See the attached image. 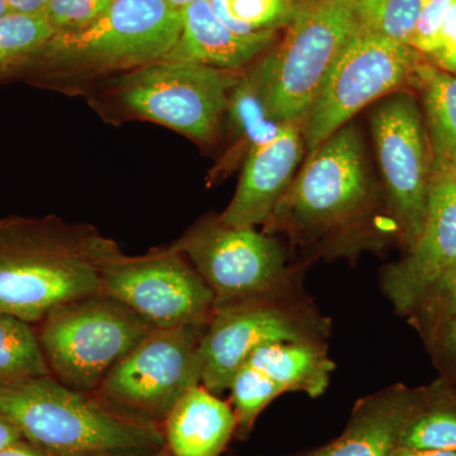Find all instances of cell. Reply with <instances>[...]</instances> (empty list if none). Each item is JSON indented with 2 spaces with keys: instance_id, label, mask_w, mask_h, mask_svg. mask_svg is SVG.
Masks as SVG:
<instances>
[{
  "instance_id": "cell-11",
  "label": "cell",
  "mask_w": 456,
  "mask_h": 456,
  "mask_svg": "<svg viewBox=\"0 0 456 456\" xmlns=\"http://www.w3.org/2000/svg\"><path fill=\"white\" fill-rule=\"evenodd\" d=\"M206 326L152 330L95 393L119 410L163 424L176 402L202 384L200 347Z\"/></svg>"
},
{
  "instance_id": "cell-31",
  "label": "cell",
  "mask_w": 456,
  "mask_h": 456,
  "mask_svg": "<svg viewBox=\"0 0 456 456\" xmlns=\"http://www.w3.org/2000/svg\"><path fill=\"white\" fill-rule=\"evenodd\" d=\"M428 60L437 68L456 74V0H452L441 27L436 49Z\"/></svg>"
},
{
  "instance_id": "cell-17",
  "label": "cell",
  "mask_w": 456,
  "mask_h": 456,
  "mask_svg": "<svg viewBox=\"0 0 456 456\" xmlns=\"http://www.w3.org/2000/svg\"><path fill=\"white\" fill-rule=\"evenodd\" d=\"M182 17V35L167 60L198 62L236 73L268 53L278 38V31L233 32L218 20L208 0L191 3L183 9Z\"/></svg>"
},
{
  "instance_id": "cell-29",
  "label": "cell",
  "mask_w": 456,
  "mask_h": 456,
  "mask_svg": "<svg viewBox=\"0 0 456 456\" xmlns=\"http://www.w3.org/2000/svg\"><path fill=\"white\" fill-rule=\"evenodd\" d=\"M411 314L422 318L428 326L456 318V263L428 290L419 307Z\"/></svg>"
},
{
  "instance_id": "cell-34",
  "label": "cell",
  "mask_w": 456,
  "mask_h": 456,
  "mask_svg": "<svg viewBox=\"0 0 456 456\" xmlns=\"http://www.w3.org/2000/svg\"><path fill=\"white\" fill-rule=\"evenodd\" d=\"M20 440H23V436L16 426L4 417L0 416V452Z\"/></svg>"
},
{
  "instance_id": "cell-30",
  "label": "cell",
  "mask_w": 456,
  "mask_h": 456,
  "mask_svg": "<svg viewBox=\"0 0 456 456\" xmlns=\"http://www.w3.org/2000/svg\"><path fill=\"white\" fill-rule=\"evenodd\" d=\"M452 0H422L421 13L410 46L428 59L436 49L441 27Z\"/></svg>"
},
{
  "instance_id": "cell-14",
  "label": "cell",
  "mask_w": 456,
  "mask_h": 456,
  "mask_svg": "<svg viewBox=\"0 0 456 456\" xmlns=\"http://www.w3.org/2000/svg\"><path fill=\"white\" fill-rule=\"evenodd\" d=\"M455 263L456 175L434 174L421 235L404 259L383 269L384 296L399 314H411Z\"/></svg>"
},
{
  "instance_id": "cell-28",
  "label": "cell",
  "mask_w": 456,
  "mask_h": 456,
  "mask_svg": "<svg viewBox=\"0 0 456 456\" xmlns=\"http://www.w3.org/2000/svg\"><path fill=\"white\" fill-rule=\"evenodd\" d=\"M114 0H50L44 16L56 32L73 31L98 20Z\"/></svg>"
},
{
  "instance_id": "cell-5",
  "label": "cell",
  "mask_w": 456,
  "mask_h": 456,
  "mask_svg": "<svg viewBox=\"0 0 456 456\" xmlns=\"http://www.w3.org/2000/svg\"><path fill=\"white\" fill-rule=\"evenodd\" d=\"M297 279L268 296L215 308L202 338V384L227 391L236 371L257 347L274 342L326 341L331 321Z\"/></svg>"
},
{
  "instance_id": "cell-12",
  "label": "cell",
  "mask_w": 456,
  "mask_h": 456,
  "mask_svg": "<svg viewBox=\"0 0 456 456\" xmlns=\"http://www.w3.org/2000/svg\"><path fill=\"white\" fill-rule=\"evenodd\" d=\"M387 207L402 241L411 248L421 235L432 178V155L424 114L415 95L397 90L370 116Z\"/></svg>"
},
{
  "instance_id": "cell-39",
  "label": "cell",
  "mask_w": 456,
  "mask_h": 456,
  "mask_svg": "<svg viewBox=\"0 0 456 456\" xmlns=\"http://www.w3.org/2000/svg\"><path fill=\"white\" fill-rule=\"evenodd\" d=\"M7 13H9L7 4H5L4 0H0V17L4 16V14Z\"/></svg>"
},
{
  "instance_id": "cell-3",
  "label": "cell",
  "mask_w": 456,
  "mask_h": 456,
  "mask_svg": "<svg viewBox=\"0 0 456 456\" xmlns=\"http://www.w3.org/2000/svg\"><path fill=\"white\" fill-rule=\"evenodd\" d=\"M0 416L53 456L165 446L161 425L119 410L95 392L71 388L53 375L0 386Z\"/></svg>"
},
{
  "instance_id": "cell-27",
  "label": "cell",
  "mask_w": 456,
  "mask_h": 456,
  "mask_svg": "<svg viewBox=\"0 0 456 456\" xmlns=\"http://www.w3.org/2000/svg\"><path fill=\"white\" fill-rule=\"evenodd\" d=\"M55 33L44 14L9 12L0 17V65L38 53Z\"/></svg>"
},
{
  "instance_id": "cell-1",
  "label": "cell",
  "mask_w": 456,
  "mask_h": 456,
  "mask_svg": "<svg viewBox=\"0 0 456 456\" xmlns=\"http://www.w3.org/2000/svg\"><path fill=\"white\" fill-rule=\"evenodd\" d=\"M377 208L362 134L347 123L307 156L264 232L287 237L312 257L338 256L342 246L379 242L371 227Z\"/></svg>"
},
{
  "instance_id": "cell-13",
  "label": "cell",
  "mask_w": 456,
  "mask_h": 456,
  "mask_svg": "<svg viewBox=\"0 0 456 456\" xmlns=\"http://www.w3.org/2000/svg\"><path fill=\"white\" fill-rule=\"evenodd\" d=\"M102 293L127 305L154 329L207 325L215 310L211 288L171 246L141 256L119 255L104 272Z\"/></svg>"
},
{
  "instance_id": "cell-4",
  "label": "cell",
  "mask_w": 456,
  "mask_h": 456,
  "mask_svg": "<svg viewBox=\"0 0 456 456\" xmlns=\"http://www.w3.org/2000/svg\"><path fill=\"white\" fill-rule=\"evenodd\" d=\"M359 27L356 0H302L284 37L248 73L274 121L305 125L336 60Z\"/></svg>"
},
{
  "instance_id": "cell-33",
  "label": "cell",
  "mask_w": 456,
  "mask_h": 456,
  "mask_svg": "<svg viewBox=\"0 0 456 456\" xmlns=\"http://www.w3.org/2000/svg\"><path fill=\"white\" fill-rule=\"evenodd\" d=\"M9 12L22 14H42L50 0H4Z\"/></svg>"
},
{
  "instance_id": "cell-19",
  "label": "cell",
  "mask_w": 456,
  "mask_h": 456,
  "mask_svg": "<svg viewBox=\"0 0 456 456\" xmlns=\"http://www.w3.org/2000/svg\"><path fill=\"white\" fill-rule=\"evenodd\" d=\"M244 364L266 375L281 392H302L321 397L335 370L326 341H288L264 345Z\"/></svg>"
},
{
  "instance_id": "cell-15",
  "label": "cell",
  "mask_w": 456,
  "mask_h": 456,
  "mask_svg": "<svg viewBox=\"0 0 456 456\" xmlns=\"http://www.w3.org/2000/svg\"><path fill=\"white\" fill-rule=\"evenodd\" d=\"M305 152V126L287 123L268 142L254 147L245 159L235 196L218 216L231 227L265 224L287 193Z\"/></svg>"
},
{
  "instance_id": "cell-25",
  "label": "cell",
  "mask_w": 456,
  "mask_h": 456,
  "mask_svg": "<svg viewBox=\"0 0 456 456\" xmlns=\"http://www.w3.org/2000/svg\"><path fill=\"white\" fill-rule=\"evenodd\" d=\"M227 391L237 419L235 439L240 441L250 437L261 412L283 395L266 375L248 364L236 371Z\"/></svg>"
},
{
  "instance_id": "cell-16",
  "label": "cell",
  "mask_w": 456,
  "mask_h": 456,
  "mask_svg": "<svg viewBox=\"0 0 456 456\" xmlns=\"http://www.w3.org/2000/svg\"><path fill=\"white\" fill-rule=\"evenodd\" d=\"M415 398L416 388L403 384L360 398L341 435L321 448L294 456H392Z\"/></svg>"
},
{
  "instance_id": "cell-38",
  "label": "cell",
  "mask_w": 456,
  "mask_h": 456,
  "mask_svg": "<svg viewBox=\"0 0 456 456\" xmlns=\"http://www.w3.org/2000/svg\"><path fill=\"white\" fill-rule=\"evenodd\" d=\"M197 2V0H167V3L171 5V7L178 9V11L182 12L183 9L188 7L191 3Z\"/></svg>"
},
{
  "instance_id": "cell-24",
  "label": "cell",
  "mask_w": 456,
  "mask_h": 456,
  "mask_svg": "<svg viewBox=\"0 0 456 456\" xmlns=\"http://www.w3.org/2000/svg\"><path fill=\"white\" fill-rule=\"evenodd\" d=\"M218 20L240 35L278 31L298 13L302 0H208Z\"/></svg>"
},
{
  "instance_id": "cell-9",
  "label": "cell",
  "mask_w": 456,
  "mask_h": 456,
  "mask_svg": "<svg viewBox=\"0 0 456 456\" xmlns=\"http://www.w3.org/2000/svg\"><path fill=\"white\" fill-rule=\"evenodd\" d=\"M240 75L198 62H152L123 77L119 102L134 116L200 143H212Z\"/></svg>"
},
{
  "instance_id": "cell-35",
  "label": "cell",
  "mask_w": 456,
  "mask_h": 456,
  "mask_svg": "<svg viewBox=\"0 0 456 456\" xmlns=\"http://www.w3.org/2000/svg\"><path fill=\"white\" fill-rule=\"evenodd\" d=\"M0 456H53L49 452H45L37 446L32 445L31 443L23 439L9 446L8 449L3 450Z\"/></svg>"
},
{
  "instance_id": "cell-7",
  "label": "cell",
  "mask_w": 456,
  "mask_h": 456,
  "mask_svg": "<svg viewBox=\"0 0 456 456\" xmlns=\"http://www.w3.org/2000/svg\"><path fill=\"white\" fill-rule=\"evenodd\" d=\"M182 28V12L167 0H114L90 25L56 32L40 53L68 73L134 71L169 55Z\"/></svg>"
},
{
  "instance_id": "cell-21",
  "label": "cell",
  "mask_w": 456,
  "mask_h": 456,
  "mask_svg": "<svg viewBox=\"0 0 456 456\" xmlns=\"http://www.w3.org/2000/svg\"><path fill=\"white\" fill-rule=\"evenodd\" d=\"M398 448L456 450V388L446 380L416 388Z\"/></svg>"
},
{
  "instance_id": "cell-37",
  "label": "cell",
  "mask_w": 456,
  "mask_h": 456,
  "mask_svg": "<svg viewBox=\"0 0 456 456\" xmlns=\"http://www.w3.org/2000/svg\"><path fill=\"white\" fill-rule=\"evenodd\" d=\"M392 456H456V450L397 448Z\"/></svg>"
},
{
  "instance_id": "cell-32",
  "label": "cell",
  "mask_w": 456,
  "mask_h": 456,
  "mask_svg": "<svg viewBox=\"0 0 456 456\" xmlns=\"http://www.w3.org/2000/svg\"><path fill=\"white\" fill-rule=\"evenodd\" d=\"M435 331V338L440 340L444 349L456 358V318L441 321L431 326Z\"/></svg>"
},
{
  "instance_id": "cell-18",
  "label": "cell",
  "mask_w": 456,
  "mask_h": 456,
  "mask_svg": "<svg viewBox=\"0 0 456 456\" xmlns=\"http://www.w3.org/2000/svg\"><path fill=\"white\" fill-rule=\"evenodd\" d=\"M161 428L173 456H222L235 439L237 419L230 402L200 384L176 402Z\"/></svg>"
},
{
  "instance_id": "cell-36",
  "label": "cell",
  "mask_w": 456,
  "mask_h": 456,
  "mask_svg": "<svg viewBox=\"0 0 456 456\" xmlns=\"http://www.w3.org/2000/svg\"><path fill=\"white\" fill-rule=\"evenodd\" d=\"M83 456H173L167 448L160 449H134V450H116V452H95Z\"/></svg>"
},
{
  "instance_id": "cell-22",
  "label": "cell",
  "mask_w": 456,
  "mask_h": 456,
  "mask_svg": "<svg viewBox=\"0 0 456 456\" xmlns=\"http://www.w3.org/2000/svg\"><path fill=\"white\" fill-rule=\"evenodd\" d=\"M51 374L31 322L0 314V386Z\"/></svg>"
},
{
  "instance_id": "cell-6",
  "label": "cell",
  "mask_w": 456,
  "mask_h": 456,
  "mask_svg": "<svg viewBox=\"0 0 456 456\" xmlns=\"http://www.w3.org/2000/svg\"><path fill=\"white\" fill-rule=\"evenodd\" d=\"M40 323L38 338L51 374L84 392L97 391L107 374L154 330L103 293L59 305Z\"/></svg>"
},
{
  "instance_id": "cell-26",
  "label": "cell",
  "mask_w": 456,
  "mask_h": 456,
  "mask_svg": "<svg viewBox=\"0 0 456 456\" xmlns=\"http://www.w3.org/2000/svg\"><path fill=\"white\" fill-rule=\"evenodd\" d=\"M422 0H356L360 26L401 44L410 45Z\"/></svg>"
},
{
  "instance_id": "cell-20",
  "label": "cell",
  "mask_w": 456,
  "mask_h": 456,
  "mask_svg": "<svg viewBox=\"0 0 456 456\" xmlns=\"http://www.w3.org/2000/svg\"><path fill=\"white\" fill-rule=\"evenodd\" d=\"M411 86L419 90L430 141L432 175H456V74L422 60Z\"/></svg>"
},
{
  "instance_id": "cell-2",
  "label": "cell",
  "mask_w": 456,
  "mask_h": 456,
  "mask_svg": "<svg viewBox=\"0 0 456 456\" xmlns=\"http://www.w3.org/2000/svg\"><path fill=\"white\" fill-rule=\"evenodd\" d=\"M123 251L90 224L61 220L0 226V314L40 322L65 303L102 293Z\"/></svg>"
},
{
  "instance_id": "cell-8",
  "label": "cell",
  "mask_w": 456,
  "mask_h": 456,
  "mask_svg": "<svg viewBox=\"0 0 456 456\" xmlns=\"http://www.w3.org/2000/svg\"><path fill=\"white\" fill-rule=\"evenodd\" d=\"M170 246L211 288L215 308L268 296L305 275V263L290 264L274 236L255 227L226 226L218 216L197 222Z\"/></svg>"
},
{
  "instance_id": "cell-23",
  "label": "cell",
  "mask_w": 456,
  "mask_h": 456,
  "mask_svg": "<svg viewBox=\"0 0 456 456\" xmlns=\"http://www.w3.org/2000/svg\"><path fill=\"white\" fill-rule=\"evenodd\" d=\"M236 149L245 151V159L254 147L274 139L284 125L269 116L259 89L250 74L240 75L230 93L227 112Z\"/></svg>"
},
{
  "instance_id": "cell-10",
  "label": "cell",
  "mask_w": 456,
  "mask_h": 456,
  "mask_svg": "<svg viewBox=\"0 0 456 456\" xmlns=\"http://www.w3.org/2000/svg\"><path fill=\"white\" fill-rule=\"evenodd\" d=\"M425 56L410 45L359 27L351 36L305 125L310 155L362 108L412 84Z\"/></svg>"
}]
</instances>
